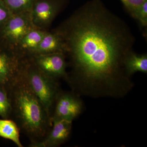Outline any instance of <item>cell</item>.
<instances>
[{
  "mask_svg": "<svg viewBox=\"0 0 147 147\" xmlns=\"http://www.w3.org/2000/svg\"><path fill=\"white\" fill-rule=\"evenodd\" d=\"M53 30L65 42L70 59L68 82L110 90L127 81L123 61L135 38L124 21L101 0H91Z\"/></svg>",
  "mask_w": 147,
  "mask_h": 147,
  "instance_id": "1",
  "label": "cell"
},
{
  "mask_svg": "<svg viewBox=\"0 0 147 147\" xmlns=\"http://www.w3.org/2000/svg\"><path fill=\"white\" fill-rule=\"evenodd\" d=\"M24 74L9 92L11 107L10 119L30 139L31 147L45 138L52 122L42 102L29 87Z\"/></svg>",
  "mask_w": 147,
  "mask_h": 147,
  "instance_id": "2",
  "label": "cell"
},
{
  "mask_svg": "<svg viewBox=\"0 0 147 147\" xmlns=\"http://www.w3.org/2000/svg\"><path fill=\"white\" fill-rule=\"evenodd\" d=\"M24 74L29 87L42 102L51 119L56 98L61 91L58 79L41 71L33 62L30 56Z\"/></svg>",
  "mask_w": 147,
  "mask_h": 147,
  "instance_id": "3",
  "label": "cell"
},
{
  "mask_svg": "<svg viewBox=\"0 0 147 147\" xmlns=\"http://www.w3.org/2000/svg\"><path fill=\"white\" fill-rule=\"evenodd\" d=\"M29 56L0 40V86L8 94L24 74Z\"/></svg>",
  "mask_w": 147,
  "mask_h": 147,
  "instance_id": "4",
  "label": "cell"
},
{
  "mask_svg": "<svg viewBox=\"0 0 147 147\" xmlns=\"http://www.w3.org/2000/svg\"><path fill=\"white\" fill-rule=\"evenodd\" d=\"M35 26L30 11L13 13L0 29V40L5 43L17 46L23 37Z\"/></svg>",
  "mask_w": 147,
  "mask_h": 147,
  "instance_id": "5",
  "label": "cell"
},
{
  "mask_svg": "<svg viewBox=\"0 0 147 147\" xmlns=\"http://www.w3.org/2000/svg\"><path fill=\"white\" fill-rule=\"evenodd\" d=\"M67 2V0H37L31 11L35 26L46 30Z\"/></svg>",
  "mask_w": 147,
  "mask_h": 147,
  "instance_id": "6",
  "label": "cell"
},
{
  "mask_svg": "<svg viewBox=\"0 0 147 147\" xmlns=\"http://www.w3.org/2000/svg\"><path fill=\"white\" fill-rule=\"evenodd\" d=\"M83 105L80 98L73 93L61 91L56 98L51 120H67L73 121L82 113Z\"/></svg>",
  "mask_w": 147,
  "mask_h": 147,
  "instance_id": "7",
  "label": "cell"
},
{
  "mask_svg": "<svg viewBox=\"0 0 147 147\" xmlns=\"http://www.w3.org/2000/svg\"><path fill=\"white\" fill-rule=\"evenodd\" d=\"M30 57L34 64L48 76L57 79L64 78L68 80L64 53L33 55Z\"/></svg>",
  "mask_w": 147,
  "mask_h": 147,
  "instance_id": "8",
  "label": "cell"
},
{
  "mask_svg": "<svg viewBox=\"0 0 147 147\" xmlns=\"http://www.w3.org/2000/svg\"><path fill=\"white\" fill-rule=\"evenodd\" d=\"M72 121L56 119L52 121V126L47 135L41 142L30 147H57L66 142L70 136Z\"/></svg>",
  "mask_w": 147,
  "mask_h": 147,
  "instance_id": "9",
  "label": "cell"
},
{
  "mask_svg": "<svg viewBox=\"0 0 147 147\" xmlns=\"http://www.w3.org/2000/svg\"><path fill=\"white\" fill-rule=\"evenodd\" d=\"M66 46L62 38L53 30L51 32H47L32 55L55 53L66 54Z\"/></svg>",
  "mask_w": 147,
  "mask_h": 147,
  "instance_id": "10",
  "label": "cell"
},
{
  "mask_svg": "<svg viewBox=\"0 0 147 147\" xmlns=\"http://www.w3.org/2000/svg\"><path fill=\"white\" fill-rule=\"evenodd\" d=\"M47 32L46 30L38 28L33 29L23 37L16 47L24 55L32 56Z\"/></svg>",
  "mask_w": 147,
  "mask_h": 147,
  "instance_id": "11",
  "label": "cell"
},
{
  "mask_svg": "<svg viewBox=\"0 0 147 147\" xmlns=\"http://www.w3.org/2000/svg\"><path fill=\"white\" fill-rule=\"evenodd\" d=\"M125 72L129 76L137 72L147 73V54L139 55L133 50L127 55L123 61Z\"/></svg>",
  "mask_w": 147,
  "mask_h": 147,
  "instance_id": "12",
  "label": "cell"
},
{
  "mask_svg": "<svg viewBox=\"0 0 147 147\" xmlns=\"http://www.w3.org/2000/svg\"><path fill=\"white\" fill-rule=\"evenodd\" d=\"M20 130L11 119H0V137L12 141L18 147H23L20 140Z\"/></svg>",
  "mask_w": 147,
  "mask_h": 147,
  "instance_id": "13",
  "label": "cell"
},
{
  "mask_svg": "<svg viewBox=\"0 0 147 147\" xmlns=\"http://www.w3.org/2000/svg\"><path fill=\"white\" fill-rule=\"evenodd\" d=\"M12 13L30 11L37 0H3Z\"/></svg>",
  "mask_w": 147,
  "mask_h": 147,
  "instance_id": "14",
  "label": "cell"
},
{
  "mask_svg": "<svg viewBox=\"0 0 147 147\" xmlns=\"http://www.w3.org/2000/svg\"><path fill=\"white\" fill-rule=\"evenodd\" d=\"M11 107L8 93L0 86V116L3 119H10Z\"/></svg>",
  "mask_w": 147,
  "mask_h": 147,
  "instance_id": "15",
  "label": "cell"
},
{
  "mask_svg": "<svg viewBox=\"0 0 147 147\" xmlns=\"http://www.w3.org/2000/svg\"><path fill=\"white\" fill-rule=\"evenodd\" d=\"M127 13L134 18L141 5L147 0H120Z\"/></svg>",
  "mask_w": 147,
  "mask_h": 147,
  "instance_id": "16",
  "label": "cell"
},
{
  "mask_svg": "<svg viewBox=\"0 0 147 147\" xmlns=\"http://www.w3.org/2000/svg\"><path fill=\"white\" fill-rule=\"evenodd\" d=\"M134 19L137 20L142 29H146L147 27V1H146L136 13Z\"/></svg>",
  "mask_w": 147,
  "mask_h": 147,
  "instance_id": "17",
  "label": "cell"
},
{
  "mask_svg": "<svg viewBox=\"0 0 147 147\" xmlns=\"http://www.w3.org/2000/svg\"><path fill=\"white\" fill-rule=\"evenodd\" d=\"M13 13L3 0H0V29L1 28Z\"/></svg>",
  "mask_w": 147,
  "mask_h": 147,
  "instance_id": "18",
  "label": "cell"
}]
</instances>
